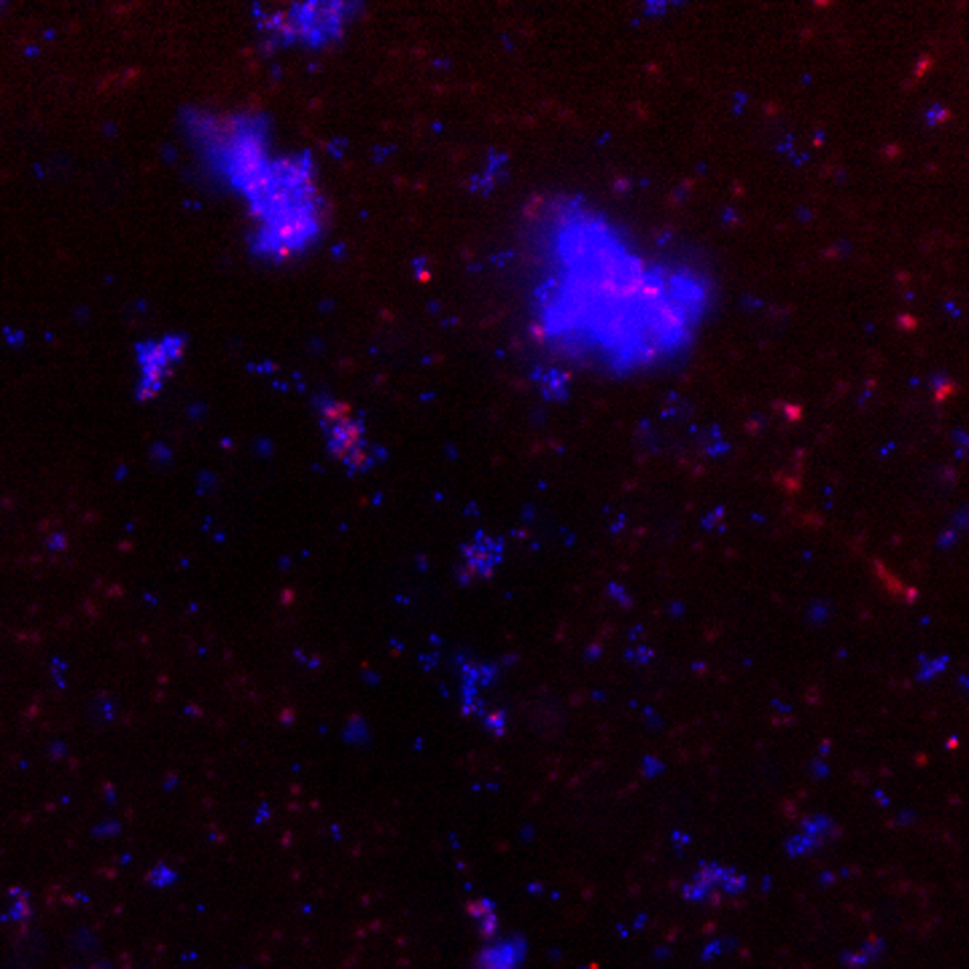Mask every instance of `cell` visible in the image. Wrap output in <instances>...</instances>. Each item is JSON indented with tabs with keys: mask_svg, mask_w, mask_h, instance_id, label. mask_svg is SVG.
<instances>
[{
	"mask_svg": "<svg viewBox=\"0 0 969 969\" xmlns=\"http://www.w3.org/2000/svg\"><path fill=\"white\" fill-rule=\"evenodd\" d=\"M316 405H318V426H321L323 439H327L329 453H332L342 466L364 472L372 461L364 418H359V415L351 409V405H345V401L337 399V396H318Z\"/></svg>",
	"mask_w": 969,
	"mask_h": 969,
	"instance_id": "6da1fadb",
	"label": "cell"
},
{
	"mask_svg": "<svg viewBox=\"0 0 969 969\" xmlns=\"http://www.w3.org/2000/svg\"><path fill=\"white\" fill-rule=\"evenodd\" d=\"M184 337H165V340H152L143 342L137 351H141V375H143V396H152L159 390V385L165 383L167 372L173 370V364L184 356Z\"/></svg>",
	"mask_w": 969,
	"mask_h": 969,
	"instance_id": "7a4b0ae2",
	"label": "cell"
}]
</instances>
